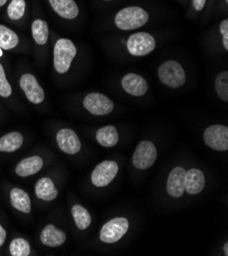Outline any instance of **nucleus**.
Wrapping results in <instances>:
<instances>
[{
  "instance_id": "obj_35",
  "label": "nucleus",
  "mask_w": 228,
  "mask_h": 256,
  "mask_svg": "<svg viewBox=\"0 0 228 256\" xmlns=\"http://www.w3.org/2000/svg\"><path fill=\"white\" fill-rule=\"evenodd\" d=\"M106 2H110V0H106Z\"/></svg>"
},
{
  "instance_id": "obj_9",
  "label": "nucleus",
  "mask_w": 228,
  "mask_h": 256,
  "mask_svg": "<svg viewBox=\"0 0 228 256\" xmlns=\"http://www.w3.org/2000/svg\"><path fill=\"white\" fill-rule=\"evenodd\" d=\"M83 106L94 116H107L114 110V102L101 93H89L83 100Z\"/></svg>"
},
{
  "instance_id": "obj_5",
  "label": "nucleus",
  "mask_w": 228,
  "mask_h": 256,
  "mask_svg": "<svg viewBox=\"0 0 228 256\" xmlns=\"http://www.w3.org/2000/svg\"><path fill=\"white\" fill-rule=\"evenodd\" d=\"M158 152L155 144L151 141L140 142L132 156V164L138 170H147L156 162Z\"/></svg>"
},
{
  "instance_id": "obj_32",
  "label": "nucleus",
  "mask_w": 228,
  "mask_h": 256,
  "mask_svg": "<svg viewBox=\"0 0 228 256\" xmlns=\"http://www.w3.org/2000/svg\"><path fill=\"white\" fill-rule=\"evenodd\" d=\"M223 252H224V254L226 255V256H228V243L226 242L225 244H224V246H223Z\"/></svg>"
},
{
  "instance_id": "obj_36",
  "label": "nucleus",
  "mask_w": 228,
  "mask_h": 256,
  "mask_svg": "<svg viewBox=\"0 0 228 256\" xmlns=\"http://www.w3.org/2000/svg\"><path fill=\"white\" fill-rule=\"evenodd\" d=\"M226 2H228V0H226Z\"/></svg>"
},
{
  "instance_id": "obj_7",
  "label": "nucleus",
  "mask_w": 228,
  "mask_h": 256,
  "mask_svg": "<svg viewBox=\"0 0 228 256\" xmlns=\"http://www.w3.org/2000/svg\"><path fill=\"white\" fill-rule=\"evenodd\" d=\"M205 143L217 151L228 150V128L223 124H212L204 133Z\"/></svg>"
},
{
  "instance_id": "obj_13",
  "label": "nucleus",
  "mask_w": 228,
  "mask_h": 256,
  "mask_svg": "<svg viewBox=\"0 0 228 256\" xmlns=\"http://www.w3.org/2000/svg\"><path fill=\"white\" fill-rule=\"evenodd\" d=\"M122 87L124 90L133 96H143L147 90L148 85L141 76L136 74H127L122 79Z\"/></svg>"
},
{
  "instance_id": "obj_12",
  "label": "nucleus",
  "mask_w": 228,
  "mask_h": 256,
  "mask_svg": "<svg viewBox=\"0 0 228 256\" xmlns=\"http://www.w3.org/2000/svg\"><path fill=\"white\" fill-rule=\"evenodd\" d=\"M186 170L181 166L173 168L168 176L167 192L171 197L179 198L185 192L184 190V178Z\"/></svg>"
},
{
  "instance_id": "obj_30",
  "label": "nucleus",
  "mask_w": 228,
  "mask_h": 256,
  "mask_svg": "<svg viewBox=\"0 0 228 256\" xmlns=\"http://www.w3.org/2000/svg\"><path fill=\"white\" fill-rule=\"evenodd\" d=\"M207 0H192V6L195 10L200 12L202 8H205Z\"/></svg>"
},
{
  "instance_id": "obj_6",
  "label": "nucleus",
  "mask_w": 228,
  "mask_h": 256,
  "mask_svg": "<svg viewBox=\"0 0 228 256\" xmlns=\"http://www.w3.org/2000/svg\"><path fill=\"white\" fill-rule=\"evenodd\" d=\"M127 48L130 54L134 56H144L156 48V40L148 33H135L129 37Z\"/></svg>"
},
{
  "instance_id": "obj_10",
  "label": "nucleus",
  "mask_w": 228,
  "mask_h": 256,
  "mask_svg": "<svg viewBox=\"0 0 228 256\" xmlns=\"http://www.w3.org/2000/svg\"><path fill=\"white\" fill-rule=\"evenodd\" d=\"M20 87L31 104H40L44 101V90L38 83L34 74H24L20 79Z\"/></svg>"
},
{
  "instance_id": "obj_33",
  "label": "nucleus",
  "mask_w": 228,
  "mask_h": 256,
  "mask_svg": "<svg viewBox=\"0 0 228 256\" xmlns=\"http://www.w3.org/2000/svg\"><path fill=\"white\" fill-rule=\"evenodd\" d=\"M8 2H9V0H0V8L5 6L8 4Z\"/></svg>"
},
{
  "instance_id": "obj_15",
  "label": "nucleus",
  "mask_w": 228,
  "mask_h": 256,
  "mask_svg": "<svg viewBox=\"0 0 228 256\" xmlns=\"http://www.w3.org/2000/svg\"><path fill=\"white\" fill-rule=\"evenodd\" d=\"M67 240L66 233L54 224H47L40 234V241L43 245L48 247H59Z\"/></svg>"
},
{
  "instance_id": "obj_27",
  "label": "nucleus",
  "mask_w": 228,
  "mask_h": 256,
  "mask_svg": "<svg viewBox=\"0 0 228 256\" xmlns=\"http://www.w3.org/2000/svg\"><path fill=\"white\" fill-rule=\"evenodd\" d=\"M215 88L218 96L223 101H228V72H221L215 80Z\"/></svg>"
},
{
  "instance_id": "obj_23",
  "label": "nucleus",
  "mask_w": 228,
  "mask_h": 256,
  "mask_svg": "<svg viewBox=\"0 0 228 256\" xmlns=\"http://www.w3.org/2000/svg\"><path fill=\"white\" fill-rule=\"evenodd\" d=\"M20 40L18 34L5 24H0V48L11 50L18 46Z\"/></svg>"
},
{
  "instance_id": "obj_22",
  "label": "nucleus",
  "mask_w": 228,
  "mask_h": 256,
  "mask_svg": "<svg viewBox=\"0 0 228 256\" xmlns=\"http://www.w3.org/2000/svg\"><path fill=\"white\" fill-rule=\"evenodd\" d=\"M32 37L38 45H45L49 37L48 24L41 18H36L31 26Z\"/></svg>"
},
{
  "instance_id": "obj_24",
  "label": "nucleus",
  "mask_w": 228,
  "mask_h": 256,
  "mask_svg": "<svg viewBox=\"0 0 228 256\" xmlns=\"http://www.w3.org/2000/svg\"><path fill=\"white\" fill-rule=\"evenodd\" d=\"M72 216L75 222V224L77 226L79 230H86L91 224V216L89 212L79 204H75L72 208Z\"/></svg>"
},
{
  "instance_id": "obj_18",
  "label": "nucleus",
  "mask_w": 228,
  "mask_h": 256,
  "mask_svg": "<svg viewBox=\"0 0 228 256\" xmlns=\"http://www.w3.org/2000/svg\"><path fill=\"white\" fill-rule=\"evenodd\" d=\"M36 196L44 201H53L58 197V189L50 178L44 176L39 178L35 185Z\"/></svg>"
},
{
  "instance_id": "obj_2",
  "label": "nucleus",
  "mask_w": 228,
  "mask_h": 256,
  "mask_svg": "<svg viewBox=\"0 0 228 256\" xmlns=\"http://www.w3.org/2000/svg\"><path fill=\"white\" fill-rule=\"evenodd\" d=\"M77 54L73 41L67 38H61L56 42L54 48V66L59 74H66L72 64L73 60Z\"/></svg>"
},
{
  "instance_id": "obj_4",
  "label": "nucleus",
  "mask_w": 228,
  "mask_h": 256,
  "mask_svg": "<svg viewBox=\"0 0 228 256\" xmlns=\"http://www.w3.org/2000/svg\"><path fill=\"white\" fill-rule=\"evenodd\" d=\"M129 228V222L126 218H115L104 224L101 228L99 238L100 240L108 243H116L121 240L127 233Z\"/></svg>"
},
{
  "instance_id": "obj_26",
  "label": "nucleus",
  "mask_w": 228,
  "mask_h": 256,
  "mask_svg": "<svg viewBox=\"0 0 228 256\" xmlns=\"http://www.w3.org/2000/svg\"><path fill=\"white\" fill-rule=\"evenodd\" d=\"M26 12V2L25 0H12L8 6V16L12 20H21Z\"/></svg>"
},
{
  "instance_id": "obj_34",
  "label": "nucleus",
  "mask_w": 228,
  "mask_h": 256,
  "mask_svg": "<svg viewBox=\"0 0 228 256\" xmlns=\"http://www.w3.org/2000/svg\"><path fill=\"white\" fill-rule=\"evenodd\" d=\"M4 56V50L2 49V48H0V58H2Z\"/></svg>"
},
{
  "instance_id": "obj_20",
  "label": "nucleus",
  "mask_w": 228,
  "mask_h": 256,
  "mask_svg": "<svg viewBox=\"0 0 228 256\" xmlns=\"http://www.w3.org/2000/svg\"><path fill=\"white\" fill-rule=\"evenodd\" d=\"M97 142L104 147H114L119 141V134L114 126L100 128L96 133Z\"/></svg>"
},
{
  "instance_id": "obj_21",
  "label": "nucleus",
  "mask_w": 228,
  "mask_h": 256,
  "mask_svg": "<svg viewBox=\"0 0 228 256\" xmlns=\"http://www.w3.org/2000/svg\"><path fill=\"white\" fill-rule=\"evenodd\" d=\"M24 137L19 132H11L0 138V152H15L22 147Z\"/></svg>"
},
{
  "instance_id": "obj_3",
  "label": "nucleus",
  "mask_w": 228,
  "mask_h": 256,
  "mask_svg": "<svg viewBox=\"0 0 228 256\" xmlns=\"http://www.w3.org/2000/svg\"><path fill=\"white\" fill-rule=\"evenodd\" d=\"M161 82L171 88H179L185 83V72L176 60H167L158 70Z\"/></svg>"
},
{
  "instance_id": "obj_29",
  "label": "nucleus",
  "mask_w": 228,
  "mask_h": 256,
  "mask_svg": "<svg viewBox=\"0 0 228 256\" xmlns=\"http://www.w3.org/2000/svg\"><path fill=\"white\" fill-rule=\"evenodd\" d=\"M220 32L222 35V42L224 48L228 49V20H224L220 24Z\"/></svg>"
},
{
  "instance_id": "obj_8",
  "label": "nucleus",
  "mask_w": 228,
  "mask_h": 256,
  "mask_svg": "<svg viewBox=\"0 0 228 256\" xmlns=\"http://www.w3.org/2000/svg\"><path fill=\"white\" fill-rule=\"evenodd\" d=\"M119 170L116 162L105 160L95 166L91 174V182L96 187H106L112 183Z\"/></svg>"
},
{
  "instance_id": "obj_16",
  "label": "nucleus",
  "mask_w": 228,
  "mask_h": 256,
  "mask_svg": "<svg viewBox=\"0 0 228 256\" xmlns=\"http://www.w3.org/2000/svg\"><path fill=\"white\" fill-rule=\"evenodd\" d=\"M55 12L66 20H74L79 14V8L74 0H48Z\"/></svg>"
},
{
  "instance_id": "obj_25",
  "label": "nucleus",
  "mask_w": 228,
  "mask_h": 256,
  "mask_svg": "<svg viewBox=\"0 0 228 256\" xmlns=\"http://www.w3.org/2000/svg\"><path fill=\"white\" fill-rule=\"evenodd\" d=\"M30 252V244L24 238H16L10 244V254L12 256H28Z\"/></svg>"
},
{
  "instance_id": "obj_17",
  "label": "nucleus",
  "mask_w": 228,
  "mask_h": 256,
  "mask_svg": "<svg viewBox=\"0 0 228 256\" xmlns=\"http://www.w3.org/2000/svg\"><path fill=\"white\" fill-rule=\"evenodd\" d=\"M43 168V160L34 156L23 160L16 166V174L22 178L33 176L40 172Z\"/></svg>"
},
{
  "instance_id": "obj_14",
  "label": "nucleus",
  "mask_w": 228,
  "mask_h": 256,
  "mask_svg": "<svg viewBox=\"0 0 228 256\" xmlns=\"http://www.w3.org/2000/svg\"><path fill=\"white\" fill-rule=\"evenodd\" d=\"M206 185V178L204 172L197 168H191L185 172L184 190L190 194L195 195L204 190Z\"/></svg>"
},
{
  "instance_id": "obj_1",
  "label": "nucleus",
  "mask_w": 228,
  "mask_h": 256,
  "mask_svg": "<svg viewBox=\"0 0 228 256\" xmlns=\"http://www.w3.org/2000/svg\"><path fill=\"white\" fill-rule=\"evenodd\" d=\"M148 14L141 8L129 6L121 10L115 18L116 26L124 31L135 30L148 22Z\"/></svg>"
},
{
  "instance_id": "obj_28",
  "label": "nucleus",
  "mask_w": 228,
  "mask_h": 256,
  "mask_svg": "<svg viewBox=\"0 0 228 256\" xmlns=\"http://www.w3.org/2000/svg\"><path fill=\"white\" fill-rule=\"evenodd\" d=\"M13 93L12 86L7 79V74L4 66L0 64V96L9 98Z\"/></svg>"
},
{
  "instance_id": "obj_11",
  "label": "nucleus",
  "mask_w": 228,
  "mask_h": 256,
  "mask_svg": "<svg viewBox=\"0 0 228 256\" xmlns=\"http://www.w3.org/2000/svg\"><path fill=\"white\" fill-rule=\"evenodd\" d=\"M57 143L59 148L67 153V154L74 156L81 149V141L75 131L71 129H61L57 134Z\"/></svg>"
},
{
  "instance_id": "obj_31",
  "label": "nucleus",
  "mask_w": 228,
  "mask_h": 256,
  "mask_svg": "<svg viewBox=\"0 0 228 256\" xmlns=\"http://www.w3.org/2000/svg\"><path fill=\"white\" fill-rule=\"evenodd\" d=\"M7 240V231L5 228L0 224V247H2Z\"/></svg>"
},
{
  "instance_id": "obj_19",
  "label": "nucleus",
  "mask_w": 228,
  "mask_h": 256,
  "mask_svg": "<svg viewBox=\"0 0 228 256\" xmlns=\"http://www.w3.org/2000/svg\"><path fill=\"white\" fill-rule=\"evenodd\" d=\"M11 203L14 208L23 214H29L32 210L29 194L20 188H14L11 191Z\"/></svg>"
}]
</instances>
